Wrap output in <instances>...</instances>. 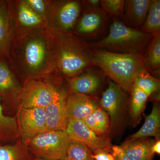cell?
<instances>
[{
  "instance_id": "4dcf8cb0",
  "label": "cell",
  "mask_w": 160,
  "mask_h": 160,
  "mask_svg": "<svg viewBox=\"0 0 160 160\" xmlns=\"http://www.w3.org/2000/svg\"><path fill=\"white\" fill-rule=\"evenodd\" d=\"M111 153L114 157L115 160H130L121 146H112Z\"/></svg>"
},
{
  "instance_id": "3957f363",
  "label": "cell",
  "mask_w": 160,
  "mask_h": 160,
  "mask_svg": "<svg viewBox=\"0 0 160 160\" xmlns=\"http://www.w3.org/2000/svg\"><path fill=\"white\" fill-rule=\"evenodd\" d=\"M65 38L58 49V64L64 75L71 78L95 67L90 45L69 36Z\"/></svg>"
},
{
  "instance_id": "7402d4cb",
  "label": "cell",
  "mask_w": 160,
  "mask_h": 160,
  "mask_svg": "<svg viewBox=\"0 0 160 160\" xmlns=\"http://www.w3.org/2000/svg\"><path fill=\"white\" fill-rule=\"evenodd\" d=\"M0 160H31L28 146L22 140L13 144L0 145Z\"/></svg>"
},
{
  "instance_id": "5b68a950",
  "label": "cell",
  "mask_w": 160,
  "mask_h": 160,
  "mask_svg": "<svg viewBox=\"0 0 160 160\" xmlns=\"http://www.w3.org/2000/svg\"><path fill=\"white\" fill-rule=\"evenodd\" d=\"M66 131L71 140L85 145L92 153L100 150L111 152V142L108 136L98 134L82 121L69 120Z\"/></svg>"
},
{
  "instance_id": "74e56055",
  "label": "cell",
  "mask_w": 160,
  "mask_h": 160,
  "mask_svg": "<svg viewBox=\"0 0 160 160\" xmlns=\"http://www.w3.org/2000/svg\"><path fill=\"white\" fill-rule=\"evenodd\" d=\"M91 160H95L93 159H92Z\"/></svg>"
},
{
  "instance_id": "d590c367",
  "label": "cell",
  "mask_w": 160,
  "mask_h": 160,
  "mask_svg": "<svg viewBox=\"0 0 160 160\" xmlns=\"http://www.w3.org/2000/svg\"><path fill=\"white\" fill-rule=\"evenodd\" d=\"M34 160H45L37 158H35L34 159Z\"/></svg>"
},
{
  "instance_id": "836d02e7",
  "label": "cell",
  "mask_w": 160,
  "mask_h": 160,
  "mask_svg": "<svg viewBox=\"0 0 160 160\" xmlns=\"http://www.w3.org/2000/svg\"><path fill=\"white\" fill-rule=\"evenodd\" d=\"M152 152L153 154H160V140L159 139L155 140L151 147Z\"/></svg>"
},
{
  "instance_id": "52a82bcc",
  "label": "cell",
  "mask_w": 160,
  "mask_h": 160,
  "mask_svg": "<svg viewBox=\"0 0 160 160\" xmlns=\"http://www.w3.org/2000/svg\"><path fill=\"white\" fill-rule=\"evenodd\" d=\"M127 102L126 92L112 80L100 100V106L107 112L111 128L117 125L122 118Z\"/></svg>"
},
{
  "instance_id": "4316f807",
  "label": "cell",
  "mask_w": 160,
  "mask_h": 160,
  "mask_svg": "<svg viewBox=\"0 0 160 160\" xmlns=\"http://www.w3.org/2000/svg\"><path fill=\"white\" fill-rule=\"evenodd\" d=\"M126 2L125 0H100L101 9L109 17L118 20L122 18Z\"/></svg>"
},
{
  "instance_id": "ba28073f",
  "label": "cell",
  "mask_w": 160,
  "mask_h": 160,
  "mask_svg": "<svg viewBox=\"0 0 160 160\" xmlns=\"http://www.w3.org/2000/svg\"><path fill=\"white\" fill-rule=\"evenodd\" d=\"M56 89L49 83L37 81L29 82L20 95V107L46 108L51 102Z\"/></svg>"
},
{
  "instance_id": "603a6c76",
  "label": "cell",
  "mask_w": 160,
  "mask_h": 160,
  "mask_svg": "<svg viewBox=\"0 0 160 160\" xmlns=\"http://www.w3.org/2000/svg\"><path fill=\"white\" fill-rule=\"evenodd\" d=\"M20 137L16 118L5 115L0 98V141L8 142Z\"/></svg>"
},
{
  "instance_id": "4fadbf2b",
  "label": "cell",
  "mask_w": 160,
  "mask_h": 160,
  "mask_svg": "<svg viewBox=\"0 0 160 160\" xmlns=\"http://www.w3.org/2000/svg\"><path fill=\"white\" fill-rule=\"evenodd\" d=\"M151 0L126 1L122 21L126 26L141 30L149 10Z\"/></svg>"
},
{
  "instance_id": "1f68e13d",
  "label": "cell",
  "mask_w": 160,
  "mask_h": 160,
  "mask_svg": "<svg viewBox=\"0 0 160 160\" xmlns=\"http://www.w3.org/2000/svg\"><path fill=\"white\" fill-rule=\"evenodd\" d=\"M92 158L95 160H115L111 152L102 150H98L92 153Z\"/></svg>"
},
{
  "instance_id": "e575fe53",
  "label": "cell",
  "mask_w": 160,
  "mask_h": 160,
  "mask_svg": "<svg viewBox=\"0 0 160 160\" xmlns=\"http://www.w3.org/2000/svg\"><path fill=\"white\" fill-rule=\"evenodd\" d=\"M160 96V91H158L152 94L148 98H151L154 103H159Z\"/></svg>"
},
{
  "instance_id": "ffe728a7",
  "label": "cell",
  "mask_w": 160,
  "mask_h": 160,
  "mask_svg": "<svg viewBox=\"0 0 160 160\" xmlns=\"http://www.w3.org/2000/svg\"><path fill=\"white\" fill-rule=\"evenodd\" d=\"M129 115L133 127L138 125L141 120L148 97L144 92L133 84L130 92Z\"/></svg>"
},
{
  "instance_id": "d6986e66",
  "label": "cell",
  "mask_w": 160,
  "mask_h": 160,
  "mask_svg": "<svg viewBox=\"0 0 160 160\" xmlns=\"http://www.w3.org/2000/svg\"><path fill=\"white\" fill-rule=\"evenodd\" d=\"M21 93L19 85L6 64L0 62V96L11 102Z\"/></svg>"
},
{
  "instance_id": "8fae6325",
  "label": "cell",
  "mask_w": 160,
  "mask_h": 160,
  "mask_svg": "<svg viewBox=\"0 0 160 160\" xmlns=\"http://www.w3.org/2000/svg\"><path fill=\"white\" fill-rule=\"evenodd\" d=\"M92 69L69 80L70 92L97 97L102 87L105 75L101 69Z\"/></svg>"
},
{
  "instance_id": "9a60e30c",
  "label": "cell",
  "mask_w": 160,
  "mask_h": 160,
  "mask_svg": "<svg viewBox=\"0 0 160 160\" xmlns=\"http://www.w3.org/2000/svg\"><path fill=\"white\" fill-rule=\"evenodd\" d=\"M154 141L149 138L128 139L121 146L130 160H152L151 147Z\"/></svg>"
},
{
  "instance_id": "8d00e7d4",
  "label": "cell",
  "mask_w": 160,
  "mask_h": 160,
  "mask_svg": "<svg viewBox=\"0 0 160 160\" xmlns=\"http://www.w3.org/2000/svg\"><path fill=\"white\" fill-rule=\"evenodd\" d=\"M0 145H2V143L1 142V141H0Z\"/></svg>"
},
{
  "instance_id": "30bf717a",
  "label": "cell",
  "mask_w": 160,
  "mask_h": 160,
  "mask_svg": "<svg viewBox=\"0 0 160 160\" xmlns=\"http://www.w3.org/2000/svg\"><path fill=\"white\" fill-rule=\"evenodd\" d=\"M109 17L100 9L84 12L76 29V32L86 39L94 40L106 29Z\"/></svg>"
},
{
  "instance_id": "277c9868",
  "label": "cell",
  "mask_w": 160,
  "mask_h": 160,
  "mask_svg": "<svg viewBox=\"0 0 160 160\" xmlns=\"http://www.w3.org/2000/svg\"><path fill=\"white\" fill-rule=\"evenodd\" d=\"M70 140L66 131L52 130L38 135L26 144L37 158L64 160Z\"/></svg>"
},
{
  "instance_id": "cb8c5ba5",
  "label": "cell",
  "mask_w": 160,
  "mask_h": 160,
  "mask_svg": "<svg viewBox=\"0 0 160 160\" xmlns=\"http://www.w3.org/2000/svg\"><path fill=\"white\" fill-rule=\"evenodd\" d=\"M140 30L152 35L160 32V0H151L146 20Z\"/></svg>"
},
{
  "instance_id": "484cf974",
  "label": "cell",
  "mask_w": 160,
  "mask_h": 160,
  "mask_svg": "<svg viewBox=\"0 0 160 160\" xmlns=\"http://www.w3.org/2000/svg\"><path fill=\"white\" fill-rule=\"evenodd\" d=\"M92 154L85 145L71 139L64 160H91Z\"/></svg>"
},
{
  "instance_id": "44dd1931",
  "label": "cell",
  "mask_w": 160,
  "mask_h": 160,
  "mask_svg": "<svg viewBox=\"0 0 160 160\" xmlns=\"http://www.w3.org/2000/svg\"><path fill=\"white\" fill-rule=\"evenodd\" d=\"M82 121L89 128L100 135L108 136L111 128L109 115L100 106Z\"/></svg>"
},
{
  "instance_id": "f546056e",
  "label": "cell",
  "mask_w": 160,
  "mask_h": 160,
  "mask_svg": "<svg viewBox=\"0 0 160 160\" xmlns=\"http://www.w3.org/2000/svg\"><path fill=\"white\" fill-rule=\"evenodd\" d=\"M29 7L38 14H44L45 12V3L42 0H28L26 1Z\"/></svg>"
},
{
  "instance_id": "83f0119b",
  "label": "cell",
  "mask_w": 160,
  "mask_h": 160,
  "mask_svg": "<svg viewBox=\"0 0 160 160\" xmlns=\"http://www.w3.org/2000/svg\"><path fill=\"white\" fill-rule=\"evenodd\" d=\"M19 20L23 26L32 27L38 26L42 22V18L29 7L26 2H22L19 6Z\"/></svg>"
},
{
  "instance_id": "7c38bea8",
  "label": "cell",
  "mask_w": 160,
  "mask_h": 160,
  "mask_svg": "<svg viewBox=\"0 0 160 160\" xmlns=\"http://www.w3.org/2000/svg\"><path fill=\"white\" fill-rule=\"evenodd\" d=\"M99 98L70 92L66 99V110L69 120L82 121L100 107Z\"/></svg>"
},
{
  "instance_id": "5bb4252c",
  "label": "cell",
  "mask_w": 160,
  "mask_h": 160,
  "mask_svg": "<svg viewBox=\"0 0 160 160\" xmlns=\"http://www.w3.org/2000/svg\"><path fill=\"white\" fill-rule=\"evenodd\" d=\"M58 11V24L63 32L71 31L77 22L82 9L81 2L69 1L60 5Z\"/></svg>"
},
{
  "instance_id": "6da1fadb",
  "label": "cell",
  "mask_w": 160,
  "mask_h": 160,
  "mask_svg": "<svg viewBox=\"0 0 160 160\" xmlns=\"http://www.w3.org/2000/svg\"><path fill=\"white\" fill-rule=\"evenodd\" d=\"M92 61L106 76L130 93L136 76L144 67L140 55L112 52L92 47Z\"/></svg>"
},
{
  "instance_id": "d6a6232c",
  "label": "cell",
  "mask_w": 160,
  "mask_h": 160,
  "mask_svg": "<svg viewBox=\"0 0 160 160\" xmlns=\"http://www.w3.org/2000/svg\"><path fill=\"white\" fill-rule=\"evenodd\" d=\"M83 9L84 12L97 10L101 8L100 0H86L83 1Z\"/></svg>"
},
{
  "instance_id": "ac0fdd59",
  "label": "cell",
  "mask_w": 160,
  "mask_h": 160,
  "mask_svg": "<svg viewBox=\"0 0 160 160\" xmlns=\"http://www.w3.org/2000/svg\"><path fill=\"white\" fill-rule=\"evenodd\" d=\"M46 57V47L42 40L35 39L30 41L25 48L26 63L33 71L40 69L45 62Z\"/></svg>"
},
{
  "instance_id": "8992f818",
  "label": "cell",
  "mask_w": 160,
  "mask_h": 160,
  "mask_svg": "<svg viewBox=\"0 0 160 160\" xmlns=\"http://www.w3.org/2000/svg\"><path fill=\"white\" fill-rule=\"evenodd\" d=\"M16 119L20 137L26 144L32 138L46 131L45 108L19 107Z\"/></svg>"
},
{
  "instance_id": "7a4b0ae2",
  "label": "cell",
  "mask_w": 160,
  "mask_h": 160,
  "mask_svg": "<svg viewBox=\"0 0 160 160\" xmlns=\"http://www.w3.org/2000/svg\"><path fill=\"white\" fill-rule=\"evenodd\" d=\"M153 35L129 27L120 20H114L108 35L90 45L112 52L142 56Z\"/></svg>"
},
{
  "instance_id": "2e32d148",
  "label": "cell",
  "mask_w": 160,
  "mask_h": 160,
  "mask_svg": "<svg viewBox=\"0 0 160 160\" xmlns=\"http://www.w3.org/2000/svg\"><path fill=\"white\" fill-rule=\"evenodd\" d=\"M145 69L154 77L158 78L160 69V32L153 36L142 55Z\"/></svg>"
},
{
  "instance_id": "d4e9b609",
  "label": "cell",
  "mask_w": 160,
  "mask_h": 160,
  "mask_svg": "<svg viewBox=\"0 0 160 160\" xmlns=\"http://www.w3.org/2000/svg\"><path fill=\"white\" fill-rule=\"evenodd\" d=\"M133 84L144 92L148 98L156 92L160 91L159 79L152 75L144 67L138 72Z\"/></svg>"
},
{
  "instance_id": "e0dca14e",
  "label": "cell",
  "mask_w": 160,
  "mask_h": 160,
  "mask_svg": "<svg viewBox=\"0 0 160 160\" xmlns=\"http://www.w3.org/2000/svg\"><path fill=\"white\" fill-rule=\"evenodd\" d=\"M160 107L159 103L154 102L150 114L145 119V122L141 129L131 135L128 139L135 140L141 138L154 137L160 138Z\"/></svg>"
},
{
  "instance_id": "f1b7e54d",
  "label": "cell",
  "mask_w": 160,
  "mask_h": 160,
  "mask_svg": "<svg viewBox=\"0 0 160 160\" xmlns=\"http://www.w3.org/2000/svg\"><path fill=\"white\" fill-rule=\"evenodd\" d=\"M9 37V15L5 6L0 3V50L6 47Z\"/></svg>"
},
{
  "instance_id": "9c48e42d",
  "label": "cell",
  "mask_w": 160,
  "mask_h": 160,
  "mask_svg": "<svg viewBox=\"0 0 160 160\" xmlns=\"http://www.w3.org/2000/svg\"><path fill=\"white\" fill-rule=\"evenodd\" d=\"M67 96L62 87H56L51 102L45 108L46 131H66L68 122L66 110Z\"/></svg>"
}]
</instances>
